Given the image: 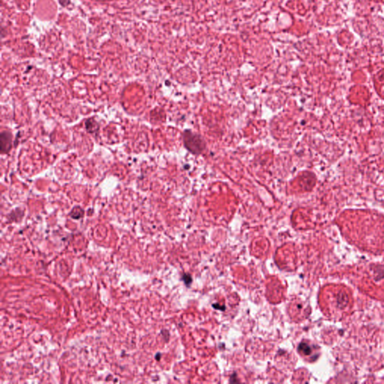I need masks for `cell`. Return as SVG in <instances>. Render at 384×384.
Instances as JSON below:
<instances>
[{"label": "cell", "mask_w": 384, "mask_h": 384, "mask_svg": "<svg viewBox=\"0 0 384 384\" xmlns=\"http://www.w3.org/2000/svg\"><path fill=\"white\" fill-rule=\"evenodd\" d=\"M183 141L185 148L191 153L199 155L206 147V143L200 135L192 133L190 130L185 131Z\"/></svg>", "instance_id": "1"}, {"label": "cell", "mask_w": 384, "mask_h": 384, "mask_svg": "<svg viewBox=\"0 0 384 384\" xmlns=\"http://www.w3.org/2000/svg\"><path fill=\"white\" fill-rule=\"evenodd\" d=\"M12 147V135L9 131H4L0 135V149L2 154L8 153Z\"/></svg>", "instance_id": "2"}, {"label": "cell", "mask_w": 384, "mask_h": 384, "mask_svg": "<svg viewBox=\"0 0 384 384\" xmlns=\"http://www.w3.org/2000/svg\"><path fill=\"white\" fill-rule=\"evenodd\" d=\"M85 126L87 131L90 134H95L99 130V124L94 118H90L86 120Z\"/></svg>", "instance_id": "3"}, {"label": "cell", "mask_w": 384, "mask_h": 384, "mask_svg": "<svg viewBox=\"0 0 384 384\" xmlns=\"http://www.w3.org/2000/svg\"><path fill=\"white\" fill-rule=\"evenodd\" d=\"M84 211L80 206H75L72 209L70 212V216L74 219H80L83 216Z\"/></svg>", "instance_id": "4"}, {"label": "cell", "mask_w": 384, "mask_h": 384, "mask_svg": "<svg viewBox=\"0 0 384 384\" xmlns=\"http://www.w3.org/2000/svg\"><path fill=\"white\" fill-rule=\"evenodd\" d=\"M299 351L303 353L305 355H310L311 353H312V349H311V347L308 345V344H305V343L300 344V345L299 346Z\"/></svg>", "instance_id": "5"}]
</instances>
